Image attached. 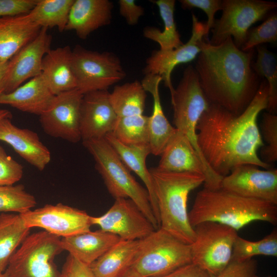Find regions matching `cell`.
Wrapping results in <instances>:
<instances>
[{"label": "cell", "instance_id": "obj_1", "mask_svg": "<svg viewBox=\"0 0 277 277\" xmlns=\"http://www.w3.org/2000/svg\"><path fill=\"white\" fill-rule=\"evenodd\" d=\"M268 95V85L264 80L241 113L210 104L202 114L196 127L198 146L208 165L219 175L225 176L235 167L244 164L270 169L257 152L265 145L257 118L267 109Z\"/></svg>", "mask_w": 277, "mask_h": 277}, {"label": "cell", "instance_id": "obj_2", "mask_svg": "<svg viewBox=\"0 0 277 277\" xmlns=\"http://www.w3.org/2000/svg\"><path fill=\"white\" fill-rule=\"evenodd\" d=\"M207 41L199 42L201 51L194 68L200 86L210 104L239 114L260 85L252 67L254 50H241L231 36L217 45Z\"/></svg>", "mask_w": 277, "mask_h": 277}, {"label": "cell", "instance_id": "obj_3", "mask_svg": "<svg viewBox=\"0 0 277 277\" xmlns=\"http://www.w3.org/2000/svg\"><path fill=\"white\" fill-rule=\"evenodd\" d=\"M188 217L192 227L210 221L227 225L238 231L254 221L275 225L277 205L242 196L222 188L204 187L197 193Z\"/></svg>", "mask_w": 277, "mask_h": 277}, {"label": "cell", "instance_id": "obj_4", "mask_svg": "<svg viewBox=\"0 0 277 277\" xmlns=\"http://www.w3.org/2000/svg\"><path fill=\"white\" fill-rule=\"evenodd\" d=\"M157 202L160 228L180 241L191 244L195 239L187 211L189 193L203 184L204 175L192 172H170L149 169Z\"/></svg>", "mask_w": 277, "mask_h": 277}, {"label": "cell", "instance_id": "obj_5", "mask_svg": "<svg viewBox=\"0 0 277 277\" xmlns=\"http://www.w3.org/2000/svg\"><path fill=\"white\" fill-rule=\"evenodd\" d=\"M83 144L92 156L95 168L111 195L132 200L155 228H159L147 190L136 181L105 137L84 141Z\"/></svg>", "mask_w": 277, "mask_h": 277}, {"label": "cell", "instance_id": "obj_6", "mask_svg": "<svg viewBox=\"0 0 277 277\" xmlns=\"http://www.w3.org/2000/svg\"><path fill=\"white\" fill-rule=\"evenodd\" d=\"M191 263L190 245L159 228L139 240L137 251L126 272L159 277Z\"/></svg>", "mask_w": 277, "mask_h": 277}, {"label": "cell", "instance_id": "obj_7", "mask_svg": "<svg viewBox=\"0 0 277 277\" xmlns=\"http://www.w3.org/2000/svg\"><path fill=\"white\" fill-rule=\"evenodd\" d=\"M61 240L44 230L29 234L10 258L6 277H59L54 260L63 251Z\"/></svg>", "mask_w": 277, "mask_h": 277}, {"label": "cell", "instance_id": "obj_8", "mask_svg": "<svg viewBox=\"0 0 277 277\" xmlns=\"http://www.w3.org/2000/svg\"><path fill=\"white\" fill-rule=\"evenodd\" d=\"M194 242L190 244L191 262L216 275L231 260L237 231L227 225L215 222H204L193 227Z\"/></svg>", "mask_w": 277, "mask_h": 277}, {"label": "cell", "instance_id": "obj_9", "mask_svg": "<svg viewBox=\"0 0 277 277\" xmlns=\"http://www.w3.org/2000/svg\"><path fill=\"white\" fill-rule=\"evenodd\" d=\"M71 64L77 89L83 94L108 88L126 75L114 53L87 49L76 45L72 50Z\"/></svg>", "mask_w": 277, "mask_h": 277}, {"label": "cell", "instance_id": "obj_10", "mask_svg": "<svg viewBox=\"0 0 277 277\" xmlns=\"http://www.w3.org/2000/svg\"><path fill=\"white\" fill-rule=\"evenodd\" d=\"M222 6V16L215 20L209 42L217 45L231 36L241 49L250 27L265 18L277 4L262 0H223Z\"/></svg>", "mask_w": 277, "mask_h": 277}, {"label": "cell", "instance_id": "obj_11", "mask_svg": "<svg viewBox=\"0 0 277 277\" xmlns=\"http://www.w3.org/2000/svg\"><path fill=\"white\" fill-rule=\"evenodd\" d=\"M20 215L30 229L40 228L61 238L89 231L92 226L91 216L86 212L60 203L46 204Z\"/></svg>", "mask_w": 277, "mask_h": 277}, {"label": "cell", "instance_id": "obj_12", "mask_svg": "<svg viewBox=\"0 0 277 277\" xmlns=\"http://www.w3.org/2000/svg\"><path fill=\"white\" fill-rule=\"evenodd\" d=\"M83 96L77 89L54 95L48 108L39 115L43 131L50 136L70 143L80 141V110Z\"/></svg>", "mask_w": 277, "mask_h": 277}, {"label": "cell", "instance_id": "obj_13", "mask_svg": "<svg viewBox=\"0 0 277 277\" xmlns=\"http://www.w3.org/2000/svg\"><path fill=\"white\" fill-rule=\"evenodd\" d=\"M115 200L104 214L91 216L92 225L98 226L101 230L125 241L142 239L156 229L132 200L125 198Z\"/></svg>", "mask_w": 277, "mask_h": 277}, {"label": "cell", "instance_id": "obj_14", "mask_svg": "<svg viewBox=\"0 0 277 277\" xmlns=\"http://www.w3.org/2000/svg\"><path fill=\"white\" fill-rule=\"evenodd\" d=\"M192 31L189 39L181 46L168 50L153 51L146 59L143 73L157 75L161 77L164 85L172 95L174 88L171 82V73L175 67L181 64L189 63L195 59L201 50L199 42L203 37L208 39L206 23L199 21L192 13Z\"/></svg>", "mask_w": 277, "mask_h": 277}, {"label": "cell", "instance_id": "obj_15", "mask_svg": "<svg viewBox=\"0 0 277 277\" xmlns=\"http://www.w3.org/2000/svg\"><path fill=\"white\" fill-rule=\"evenodd\" d=\"M221 188L242 196L277 205V169L250 164L233 168L223 177Z\"/></svg>", "mask_w": 277, "mask_h": 277}, {"label": "cell", "instance_id": "obj_16", "mask_svg": "<svg viewBox=\"0 0 277 277\" xmlns=\"http://www.w3.org/2000/svg\"><path fill=\"white\" fill-rule=\"evenodd\" d=\"M52 35L42 28L31 41L20 49L8 62L4 79V93H10L26 80L41 74L44 56L51 49Z\"/></svg>", "mask_w": 277, "mask_h": 277}, {"label": "cell", "instance_id": "obj_17", "mask_svg": "<svg viewBox=\"0 0 277 277\" xmlns=\"http://www.w3.org/2000/svg\"><path fill=\"white\" fill-rule=\"evenodd\" d=\"M108 90L83 94L80 130L82 142L101 138L111 133L117 118L109 98Z\"/></svg>", "mask_w": 277, "mask_h": 277}, {"label": "cell", "instance_id": "obj_18", "mask_svg": "<svg viewBox=\"0 0 277 277\" xmlns=\"http://www.w3.org/2000/svg\"><path fill=\"white\" fill-rule=\"evenodd\" d=\"M11 118L0 121V141L10 145L29 164L38 170H44L51 160V153L38 134L28 129L12 124Z\"/></svg>", "mask_w": 277, "mask_h": 277}, {"label": "cell", "instance_id": "obj_19", "mask_svg": "<svg viewBox=\"0 0 277 277\" xmlns=\"http://www.w3.org/2000/svg\"><path fill=\"white\" fill-rule=\"evenodd\" d=\"M113 5L109 0H74L65 30L74 31L82 39L93 31L109 25Z\"/></svg>", "mask_w": 277, "mask_h": 277}, {"label": "cell", "instance_id": "obj_20", "mask_svg": "<svg viewBox=\"0 0 277 277\" xmlns=\"http://www.w3.org/2000/svg\"><path fill=\"white\" fill-rule=\"evenodd\" d=\"M162 81L159 75L146 74L141 82L145 90L153 99L152 113L149 116V145L151 153L155 156L161 155L177 131L166 118L162 108L159 92Z\"/></svg>", "mask_w": 277, "mask_h": 277}, {"label": "cell", "instance_id": "obj_21", "mask_svg": "<svg viewBox=\"0 0 277 277\" xmlns=\"http://www.w3.org/2000/svg\"><path fill=\"white\" fill-rule=\"evenodd\" d=\"M54 96L41 74L13 91L3 93L0 95V104L39 116L48 108Z\"/></svg>", "mask_w": 277, "mask_h": 277}, {"label": "cell", "instance_id": "obj_22", "mask_svg": "<svg viewBox=\"0 0 277 277\" xmlns=\"http://www.w3.org/2000/svg\"><path fill=\"white\" fill-rule=\"evenodd\" d=\"M160 156L156 167L159 170L205 175V168L196 150L186 136L177 129Z\"/></svg>", "mask_w": 277, "mask_h": 277}, {"label": "cell", "instance_id": "obj_23", "mask_svg": "<svg viewBox=\"0 0 277 277\" xmlns=\"http://www.w3.org/2000/svg\"><path fill=\"white\" fill-rule=\"evenodd\" d=\"M72 50L68 45L51 49L43 57L41 74L54 95L77 89Z\"/></svg>", "mask_w": 277, "mask_h": 277}, {"label": "cell", "instance_id": "obj_24", "mask_svg": "<svg viewBox=\"0 0 277 277\" xmlns=\"http://www.w3.org/2000/svg\"><path fill=\"white\" fill-rule=\"evenodd\" d=\"M120 240L117 235L100 229L61 238V243L63 250L90 266Z\"/></svg>", "mask_w": 277, "mask_h": 277}, {"label": "cell", "instance_id": "obj_25", "mask_svg": "<svg viewBox=\"0 0 277 277\" xmlns=\"http://www.w3.org/2000/svg\"><path fill=\"white\" fill-rule=\"evenodd\" d=\"M41 28L28 13L0 18V62L9 61L36 37Z\"/></svg>", "mask_w": 277, "mask_h": 277}, {"label": "cell", "instance_id": "obj_26", "mask_svg": "<svg viewBox=\"0 0 277 277\" xmlns=\"http://www.w3.org/2000/svg\"><path fill=\"white\" fill-rule=\"evenodd\" d=\"M105 138L114 149L129 170L133 171L143 182L148 191L152 210L160 227V217L153 180L146 164L147 157L151 153L149 145L126 146L116 139L111 133L107 134Z\"/></svg>", "mask_w": 277, "mask_h": 277}, {"label": "cell", "instance_id": "obj_27", "mask_svg": "<svg viewBox=\"0 0 277 277\" xmlns=\"http://www.w3.org/2000/svg\"><path fill=\"white\" fill-rule=\"evenodd\" d=\"M139 240H121L90 266L96 277H122L137 251Z\"/></svg>", "mask_w": 277, "mask_h": 277}, {"label": "cell", "instance_id": "obj_28", "mask_svg": "<svg viewBox=\"0 0 277 277\" xmlns=\"http://www.w3.org/2000/svg\"><path fill=\"white\" fill-rule=\"evenodd\" d=\"M20 214H0V270L4 272L15 251L30 234Z\"/></svg>", "mask_w": 277, "mask_h": 277}, {"label": "cell", "instance_id": "obj_29", "mask_svg": "<svg viewBox=\"0 0 277 277\" xmlns=\"http://www.w3.org/2000/svg\"><path fill=\"white\" fill-rule=\"evenodd\" d=\"M146 97L141 82L136 80L116 85L109 94L110 103L117 117L143 114Z\"/></svg>", "mask_w": 277, "mask_h": 277}, {"label": "cell", "instance_id": "obj_30", "mask_svg": "<svg viewBox=\"0 0 277 277\" xmlns=\"http://www.w3.org/2000/svg\"><path fill=\"white\" fill-rule=\"evenodd\" d=\"M151 2L159 8L160 15L164 23V30L161 31L155 27H146L143 30L145 37L157 43L161 50H168L177 48L184 43L181 39L174 21V0H155Z\"/></svg>", "mask_w": 277, "mask_h": 277}, {"label": "cell", "instance_id": "obj_31", "mask_svg": "<svg viewBox=\"0 0 277 277\" xmlns=\"http://www.w3.org/2000/svg\"><path fill=\"white\" fill-rule=\"evenodd\" d=\"M74 0H37L28 13L31 19L41 28L56 27L65 31L69 12Z\"/></svg>", "mask_w": 277, "mask_h": 277}, {"label": "cell", "instance_id": "obj_32", "mask_svg": "<svg viewBox=\"0 0 277 277\" xmlns=\"http://www.w3.org/2000/svg\"><path fill=\"white\" fill-rule=\"evenodd\" d=\"M149 116L144 114L117 117L112 135L128 146L149 145Z\"/></svg>", "mask_w": 277, "mask_h": 277}, {"label": "cell", "instance_id": "obj_33", "mask_svg": "<svg viewBox=\"0 0 277 277\" xmlns=\"http://www.w3.org/2000/svg\"><path fill=\"white\" fill-rule=\"evenodd\" d=\"M257 58L252 67L260 77H265L268 85V103L267 110L274 113L277 107V59L276 55L266 47L256 46Z\"/></svg>", "mask_w": 277, "mask_h": 277}, {"label": "cell", "instance_id": "obj_34", "mask_svg": "<svg viewBox=\"0 0 277 277\" xmlns=\"http://www.w3.org/2000/svg\"><path fill=\"white\" fill-rule=\"evenodd\" d=\"M259 255L277 256L276 229L257 241H249L238 235L233 244L231 261H244Z\"/></svg>", "mask_w": 277, "mask_h": 277}, {"label": "cell", "instance_id": "obj_35", "mask_svg": "<svg viewBox=\"0 0 277 277\" xmlns=\"http://www.w3.org/2000/svg\"><path fill=\"white\" fill-rule=\"evenodd\" d=\"M36 204L35 197L24 185L0 186V212L21 214L32 209Z\"/></svg>", "mask_w": 277, "mask_h": 277}, {"label": "cell", "instance_id": "obj_36", "mask_svg": "<svg viewBox=\"0 0 277 277\" xmlns=\"http://www.w3.org/2000/svg\"><path fill=\"white\" fill-rule=\"evenodd\" d=\"M277 41V15H270L263 23L249 29L241 50L247 51L264 43L274 44Z\"/></svg>", "mask_w": 277, "mask_h": 277}, {"label": "cell", "instance_id": "obj_37", "mask_svg": "<svg viewBox=\"0 0 277 277\" xmlns=\"http://www.w3.org/2000/svg\"><path fill=\"white\" fill-rule=\"evenodd\" d=\"M260 133L267 145L262 147V160L269 164L277 160V116L275 113H264L261 124Z\"/></svg>", "mask_w": 277, "mask_h": 277}, {"label": "cell", "instance_id": "obj_38", "mask_svg": "<svg viewBox=\"0 0 277 277\" xmlns=\"http://www.w3.org/2000/svg\"><path fill=\"white\" fill-rule=\"evenodd\" d=\"M23 173V166L0 146V186L14 185L22 178Z\"/></svg>", "mask_w": 277, "mask_h": 277}, {"label": "cell", "instance_id": "obj_39", "mask_svg": "<svg viewBox=\"0 0 277 277\" xmlns=\"http://www.w3.org/2000/svg\"><path fill=\"white\" fill-rule=\"evenodd\" d=\"M181 7L184 9L197 8L203 10L207 14L208 20L206 23V33L208 36L215 22V13L222 8V1L221 0H180Z\"/></svg>", "mask_w": 277, "mask_h": 277}, {"label": "cell", "instance_id": "obj_40", "mask_svg": "<svg viewBox=\"0 0 277 277\" xmlns=\"http://www.w3.org/2000/svg\"><path fill=\"white\" fill-rule=\"evenodd\" d=\"M256 270L257 262L254 259L242 262L231 261L221 272L210 277H254Z\"/></svg>", "mask_w": 277, "mask_h": 277}, {"label": "cell", "instance_id": "obj_41", "mask_svg": "<svg viewBox=\"0 0 277 277\" xmlns=\"http://www.w3.org/2000/svg\"><path fill=\"white\" fill-rule=\"evenodd\" d=\"M37 0H0V18L29 13Z\"/></svg>", "mask_w": 277, "mask_h": 277}, {"label": "cell", "instance_id": "obj_42", "mask_svg": "<svg viewBox=\"0 0 277 277\" xmlns=\"http://www.w3.org/2000/svg\"><path fill=\"white\" fill-rule=\"evenodd\" d=\"M59 277H96L90 266L68 255Z\"/></svg>", "mask_w": 277, "mask_h": 277}, {"label": "cell", "instance_id": "obj_43", "mask_svg": "<svg viewBox=\"0 0 277 277\" xmlns=\"http://www.w3.org/2000/svg\"><path fill=\"white\" fill-rule=\"evenodd\" d=\"M118 4L120 15L129 25L137 24L140 17L144 14V8L136 4L134 0H119Z\"/></svg>", "mask_w": 277, "mask_h": 277}, {"label": "cell", "instance_id": "obj_44", "mask_svg": "<svg viewBox=\"0 0 277 277\" xmlns=\"http://www.w3.org/2000/svg\"><path fill=\"white\" fill-rule=\"evenodd\" d=\"M159 277H210L206 271L192 263Z\"/></svg>", "mask_w": 277, "mask_h": 277}, {"label": "cell", "instance_id": "obj_45", "mask_svg": "<svg viewBox=\"0 0 277 277\" xmlns=\"http://www.w3.org/2000/svg\"><path fill=\"white\" fill-rule=\"evenodd\" d=\"M8 61L0 62V95L4 92V79L7 70Z\"/></svg>", "mask_w": 277, "mask_h": 277}, {"label": "cell", "instance_id": "obj_46", "mask_svg": "<svg viewBox=\"0 0 277 277\" xmlns=\"http://www.w3.org/2000/svg\"><path fill=\"white\" fill-rule=\"evenodd\" d=\"M12 114L9 110L0 109V121L4 118H11Z\"/></svg>", "mask_w": 277, "mask_h": 277}, {"label": "cell", "instance_id": "obj_47", "mask_svg": "<svg viewBox=\"0 0 277 277\" xmlns=\"http://www.w3.org/2000/svg\"><path fill=\"white\" fill-rule=\"evenodd\" d=\"M122 277H143L136 273L126 272Z\"/></svg>", "mask_w": 277, "mask_h": 277}, {"label": "cell", "instance_id": "obj_48", "mask_svg": "<svg viewBox=\"0 0 277 277\" xmlns=\"http://www.w3.org/2000/svg\"><path fill=\"white\" fill-rule=\"evenodd\" d=\"M0 277H6L4 273L0 270Z\"/></svg>", "mask_w": 277, "mask_h": 277}, {"label": "cell", "instance_id": "obj_49", "mask_svg": "<svg viewBox=\"0 0 277 277\" xmlns=\"http://www.w3.org/2000/svg\"><path fill=\"white\" fill-rule=\"evenodd\" d=\"M254 277H261V276H259L255 275L254 276ZM266 277H272V276H266Z\"/></svg>", "mask_w": 277, "mask_h": 277}]
</instances>
